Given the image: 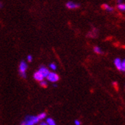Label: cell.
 <instances>
[{
    "label": "cell",
    "mask_w": 125,
    "mask_h": 125,
    "mask_svg": "<svg viewBox=\"0 0 125 125\" xmlns=\"http://www.w3.org/2000/svg\"><path fill=\"white\" fill-rule=\"evenodd\" d=\"M40 121L38 116H27L25 119V122L27 125H35Z\"/></svg>",
    "instance_id": "obj_1"
},
{
    "label": "cell",
    "mask_w": 125,
    "mask_h": 125,
    "mask_svg": "<svg viewBox=\"0 0 125 125\" xmlns=\"http://www.w3.org/2000/svg\"><path fill=\"white\" fill-rule=\"evenodd\" d=\"M27 64L26 62L25 61H22L19 64V72L21 73V76L23 77V78H26V72L27 70Z\"/></svg>",
    "instance_id": "obj_2"
},
{
    "label": "cell",
    "mask_w": 125,
    "mask_h": 125,
    "mask_svg": "<svg viewBox=\"0 0 125 125\" xmlns=\"http://www.w3.org/2000/svg\"><path fill=\"white\" fill-rule=\"evenodd\" d=\"M46 78L49 82H52V83H56L59 80V76L58 74H56L55 73H53V72L49 73Z\"/></svg>",
    "instance_id": "obj_3"
},
{
    "label": "cell",
    "mask_w": 125,
    "mask_h": 125,
    "mask_svg": "<svg viewBox=\"0 0 125 125\" xmlns=\"http://www.w3.org/2000/svg\"><path fill=\"white\" fill-rule=\"evenodd\" d=\"M39 71L41 73V74L42 75L44 78L47 77V76L48 75V73H50L49 70H48V69H47L46 67H45V66H41V68L39 69Z\"/></svg>",
    "instance_id": "obj_4"
},
{
    "label": "cell",
    "mask_w": 125,
    "mask_h": 125,
    "mask_svg": "<svg viewBox=\"0 0 125 125\" xmlns=\"http://www.w3.org/2000/svg\"><path fill=\"white\" fill-rule=\"evenodd\" d=\"M34 79L36 81H39V82H41V81L44 80V77H43V76L41 74V73L39 71H37V72L35 73V74H34Z\"/></svg>",
    "instance_id": "obj_5"
},
{
    "label": "cell",
    "mask_w": 125,
    "mask_h": 125,
    "mask_svg": "<svg viewBox=\"0 0 125 125\" xmlns=\"http://www.w3.org/2000/svg\"><path fill=\"white\" fill-rule=\"evenodd\" d=\"M66 6L70 9H77L78 7H79V5L74 3L73 2H69L66 4Z\"/></svg>",
    "instance_id": "obj_6"
},
{
    "label": "cell",
    "mask_w": 125,
    "mask_h": 125,
    "mask_svg": "<svg viewBox=\"0 0 125 125\" xmlns=\"http://www.w3.org/2000/svg\"><path fill=\"white\" fill-rule=\"evenodd\" d=\"M121 61L122 60L119 58H117L114 60V65L117 70H121Z\"/></svg>",
    "instance_id": "obj_7"
},
{
    "label": "cell",
    "mask_w": 125,
    "mask_h": 125,
    "mask_svg": "<svg viewBox=\"0 0 125 125\" xmlns=\"http://www.w3.org/2000/svg\"><path fill=\"white\" fill-rule=\"evenodd\" d=\"M46 124L48 125H56L55 121L52 119V118H47L46 120Z\"/></svg>",
    "instance_id": "obj_8"
},
{
    "label": "cell",
    "mask_w": 125,
    "mask_h": 125,
    "mask_svg": "<svg viewBox=\"0 0 125 125\" xmlns=\"http://www.w3.org/2000/svg\"><path fill=\"white\" fill-rule=\"evenodd\" d=\"M117 9L121 11H124L125 10V5L124 3H119L117 5Z\"/></svg>",
    "instance_id": "obj_9"
},
{
    "label": "cell",
    "mask_w": 125,
    "mask_h": 125,
    "mask_svg": "<svg viewBox=\"0 0 125 125\" xmlns=\"http://www.w3.org/2000/svg\"><path fill=\"white\" fill-rule=\"evenodd\" d=\"M103 8L105 9V10H107L108 11H113V8H111V7H110V6L108 5H103Z\"/></svg>",
    "instance_id": "obj_10"
},
{
    "label": "cell",
    "mask_w": 125,
    "mask_h": 125,
    "mask_svg": "<svg viewBox=\"0 0 125 125\" xmlns=\"http://www.w3.org/2000/svg\"><path fill=\"white\" fill-rule=\"evenodd\" d=\"M39 118V120H44L45 118L46 117V113H45V112H43V113H41L38 115Z\"/></svg>",
    "instance_id": "obj_11"
},
{
    "label": "cell",
    "mask_w": 125,
    "mask_h": 125,
    "mask_svg": "<svg viewBox=\"0 0 125 125\" xmlns=\"http://www.w3.org/2000/svg\"><path fill=\"white\" fill-rule=\"evenodd\" d=\"M94 51H95V52L96 53H97V54H101V53H102V51H101V48L98 47H95V48H94Z\"/></svg>",
    "instance_id": "obj_12"
},
{
    "label": "cell",
    "mask_w": 125,
    "mask_h": 125,
    "mask_svg": "<svg viewBox=\"0 0 125 125\" xmlns=\"http://www.w3.org/2000/svg\"><path fill=\"white\" fill-rule=\"evenodd\" d=\"M40 85L42 87H44V88H46V87L48 86V83L46 82V81L45 80H42L40 82Z\"/></svg>",
    "instance_id": "obj_13"
},
{
    "label": "cell",
    "mask_w": 125,
    "mask_h": 125,
    "mask_svg": "<svg viewBox=\"0 0 125 125\" xmlns=\"http://www.w3.org/2000/svg\"><path fill=\"white\" fill-rule=\"evenodd\" d=\"M121 71L124 72L125 71V61L124 60L121 61Z\"/></svg>",
    "instance_id": "obj_14"
},
{
    "label": "cell",
    "mask_w": 125,
    "mask_h": 125,
    "mask_svg": "<svg viewBox=\"0 0 125 125\" xmlns=\"http://www.w3.org/2000/svg\"><path fill=\"white\" fill-rule=\"evenodd\" d=\"M49 67L51 68L52 70H56V69H57V66H56L55 63H51L49 65Z\"/></svg>",
    "instance_id": "obj_15"
},
{
    "label": "cell",
    "mask_w": 125,
    "mask_h": 125,
    "mask_svg": "<svg viewBox=\"0 0 125 125\" xmlns=\"http://www.w3.org/2000/svg\"><path fill=\"white\" fill-rule=\"evenodd\" d=\"M74 124L75 125H81L82 124V122H81L79 120H75L74 121Z\"/></svg>",
    "instance_id": "obj_16"
},
{
    "label": "cell",
    "mask_w": 125,
    "mask_h": 125,
    "mask_svg": "<svg viewBox=\"0 0 125 125\" xmlns=\"http://www.w3.org/2000/svg\"><path fill=\"white\" fill-rule=\"evenodd\" d=\"M27 60H28V62H32V57L31 55H28V57H27Z\"/></svg>",
    "instance_id": "obj_17"
},
{
    "label": "cell",
    "mask_w": 125,
    "mask_h": 125,
    "mask_svg": "<svg viewBox=\"0 0 125 125\" xmlns=\"http://www.w3.org/2000/svg\"><path fill=\"white\" fill-rule=\"evenodd\" d=\"M40 125H48V124H46V122H42V123L40 124Z\"/></svg>",
    "instance_id": "obj_18"
},
{
    "label": "cell",
    "mask_w": 125,
    "mask_h": 125,
    "mask_svg": "<svg viewBox=\"0 0 125 125\" xmlns=\"http://www.w3.org/2000/svg\"><path fill=\"white\" fill-rule=\"evenodd\" d=\"M123 1V0H117V2H119V3H121V2Z\"/></svg>",
    "instance_id": "obj_19"
},
{
    "label": "cell",
    "mask_w": 125,
    "mask_h": 125,
    "mask_svg": "<svg viewBox=\"0 0 125 125\" xmlns=\"http://www.w3.org/2000/svg\"><path fill=\"white\" fill-rule=\"evenodd\" d=\"M0 6H2V4H1V2H0Z\"/></svg>",
    "instance_id": "obj_20"
}]
</instances>
